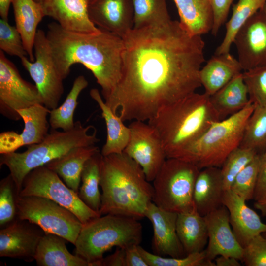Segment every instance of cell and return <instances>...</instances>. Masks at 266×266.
I'll return each mask as SVG.
<instances>
[{
  "label": "cell",
  "instance_id": "obj_1",
  "mask_svg": "<svg viewBox=\"0 0 266 266\" xmlns=\"http://www.w3.org/2000/svg\"><path fill=\"white\" fill-rule=\"evenodd\" d=\"M123 40L120 78L104 102L123 121H148L201 86L205 43L179 21L133 28Z\"/></svg>",
  "mask_w": 266,
  "mask_h": 266
},
{
  "label": "cell",
  "instance_id": "obj_2",
  "mask_svg": "<svg viewBox=\"0 0 266 266\" xmlns=\"http://www.w3.org/2000/svg\"><path fill=\"white\" fill-rule=\"evenodd\" d=\"M47 27L46 37L63 79L69 74L72 65L80 64L91 71L106 99L120 78L123 38L100 29L98 33L86 34L66 31L57 22Z\"/></svg>",
  "mask_w": 266,
  "mask_h": 266
},
{
  "label": "cell",
  "instance_id": "obj_3",
  "mask_svg": "<svg viewBox=\"0 0 266 266\" xmlns=\"http://www.w3.org/2000/svg\"><path fill=\"white\" fill-rule=\"evenodd\" d=\"M100 186L102 190L100 213L140 220L153 202V185L141 167L125 153L102 157Z\"/></svg>",
  "mask_w": 266,
  "mask_h": 266
},
{
  "label": "cell",
  "instance_id": "obj_4",
  "mask_svg": "<svg viewBox=\"0 0 266 266\" xmlns=\"http://www.w3.org/2000/svg\"><path fill=\"white\" fill-rule=\"evenodd\" d=\"M220 120L210 96L194 92L162 107L148 123L158 132L167 158H175Z\"/></svg>",
  "mask_w": 266,
  "mask_h": 266
},
{
  "label": "cell",
  "instance_id": "obj_5",
  "mask_svg": "<svg viewBox=\"0 0 266 266\" xmlns=\"http://www.w3.org/2000/svg\"><path fill=\"white\" fill-rule=\"evenodd\" d=\"M92 125L83 126L79 121L69 131L52 129L40 143L27 146L23 152L1 154L0 166H5L15 183L19 195L24 180L32 170L78 147L95 145L99 141L97 132L90 134Z\"/></svg>",
  "mask_w": 266,
  "mask_h": 266
},
{
  "label": "cell",
  "instance_id": "obj_6",
  "mask_svg": "<svg viewBox=\"0 0 266 266\" xmlns=\"http://www.w3.org/2000/svg\"><path fill=\"white\" fill-rule=\"evenodd\" d=\"M142 226L138 220L114 214H106L83 224L74 246L75 254L90 266H101L104 254L113 247L126 249L140 245Z\"/></svg>",
  "mask_w": 266,
  "mask_h": 266
},
{
  "label": "cell",
  "instance_id": "obj_7",
  "mask_svg": "<svg viewBox=\"0 0 266 266\" xmlns=\"http://www.w3.org/2000/svg\"><path fill=\"white\" fill-rule=\"evenodd\" d=\"M255 107L250 101L239 111L214 122L173 158L190 163L200 170L208 167H221L230 153L239 147L246 124Z\"/></svg>",
  "mask_w": 266,
  "mask_h": 266
},
{
  "label": "cell",
  "instance_id": "obj_8",
  "mask_svg": "<svg viewBox=\"0 0 266 266\" xmlns=\"http://www.w3.org/2000/svg\"><path fill=\"white\" fill-rule=\"evenodd\" d=\"M200 171L190 163L166 158L153 181V202L163 209L177 213L196 209L193 191Z\"/></svg>",
  "mask_w": 266,
  "mask_h": 266
},
{
  "label": "cell",
  "instance_id": "obj_9",
  "mask_svg": "<svg viewBox=\"0 0 266 266\" xmlns=\"http://www.w3.org/2000/svg\"><path fill=\"white\" fill-rule=\"evenodd\" d=\"M17 218L58 235L74 245L83 223L71 211L53 200L37 196H18Z\"/></svg>",
  "mask_w": 266,
  "mask_h": 266
},
{
  "label": "cell",
  "instance_id": "obj_10",
  "mask_svg": "<svg viewBox=\"0 0 266 266\" xmlns=\"http://www.w3.org/2000/svg\"><path fill=\"white\" fill-rule=\"evenodd\" d=\"M19 196H37L50 199L71 211L83 224L101 216L88 206L77 192L46 166L35 168L29 173L24 180Z\"/></svg>",
  "mask_w": 266,
  "mask_h": 266
},
{
  "label": "cell",
  "instance_id": "obj_11",
  "mask_svg": "<svg viewBox=\"0 0 266 266\" xmlns=\"http://www.w3.org/2000/svg\"><path fill=\"white\" fill-rule=\"evenodd\" d=\"M34 54V61L24 56L20 59L21 64L34 82L42 104L50 110L55 109L64 93V79L56 67L46 34L41 29L35 36Z\"/></svg>",
  "mask_w": 266,
  "mask_h": 266
},
{
  "label": "cell",
  "instance_id": "obj_12",
  "mask_svg": "<svg viewBox=\"0 0 266 266\" xmlns=\"http://www.w3.org/2000/svg\"><path fill=\"white\" fill-rule=\"evenodd\" d=\"M38 104L42 100L35 85L24 80L15 65L0 50V112L13 121L19 120L17 111Z\"/></svg>",
  "mask_w": 266,
  "mask_h": 266
},
{
  "label": "cell",
  "instance_id": "obj_13",
  "mask_svg": "<svg viewBox=\"0 0 266 266\" xmlns=\"http://www.w3.org/2000/svg\"><path fill=\"white\" fill-rule=\"evenodd\" d=\"M128 126L130 137L124 152L139 164L147 180L153 181L167 158L161 138L144 121L134 120Z\"/></svg>",
  "mask_w": 266,
  "mask_h": 266
},
{
  "label": "cell",
  "instance_id": "obj_14",
  "mask_svg": "<svg viewBox=\"0 0 266 266\" xmlns=\"http://www.w3.org/2000/svg\"><path fill=\"white\" fill-rule=\"evenodd\" d=\"M233 44L244 71L266 65V17L261 9L239 30Z\"/></svg>",
  "mask_w": 266,
  "mask_h": 266
},
{
  "label": "cell",
  "instance_id": "obj_15",
  "mask_svg": "<svg viewBox=\"0 0 266 266\" xmlns=\"http://www.w3.org/2000/svg\"><path fill=\"white\" fill-rule=\"evenodd\" d=\"M45 232L28 220L17 218L0 230V256L34 260L36 249Z\"/></svg>",
  "mask_w": 266,
  "mask_h": 266
},
{
  "label": "cell",
  "instance_id": "obj_16",
  "mask_svg": "<svg viewBox=\"0 0 266 266\" xmlns=\"http://www.w3.org/2000/svg\"><path fill=\"white\" fill-rule=\"evenodd\" d=\"M50 111L42 104L18 110L24 123V129L21 133L14 131L0 133V155L15 152L24 146L41 142L49 133L50 125L47 116Z\"/></svg>",
  "mask_w": 266,
  "mask_h": 266
},
{
  "label": "cell",
  "instance_id": "obj_17",
  "mask_svg": "<svg viewBox=\"0 0 266 266\" xmlns=\"http://www.w3.org/2000/svg\"><path fill=\"white\" fill-rule=\"evenodd\" d=\"M88 12L96 27L122 38L133 28L131 0H88Z\"/></svg>",
  "mask_w": 266,
  "mask_h": 266
},
{
  "label": "cell",
  "instance_id": "obj_18",
  "mask_svg": "<svg viewBox=\"0 0 266 266\" xmlns=\"http://www.w3.org/2000/svg\"><path fill=\"white\" fill-rule=\"evenodd\" d=\"M208 230L207 258L213 261L217 256H231L242 260L243 248L235 237L229 220L228 209L222 205L205 216Z\"/></svg>",
  "mask_w": 266,
  "mask_h": 266
},
{
  "label": "cell",
  "instance_id": "obj_19",
  "mask_svg": "<svg viewBox=\"0 0 266 266\" xmlns=\"http://www.w3.org/2000/svg\"><path fill=\"white\" fill-rule=\"evenodd\" d=\"M177 215L158 207L153 202L148 205L145 217L150 220L153 228L152 246L154 254L175 258L186 256L176 232Z\"/></svg>",
  "mask_w": 266,
  "mask_h": 266
},
{
  "label": "cell",
  "instance_id": "obj_20",
  "mask_svg": "<svg viewBox=\"0 0 266 266\" xmlns=\"http://www.w3.org/2000/svg\"><path fill=\"white\" fill-rule=\"evenodd\" d=\"M45 16L54 20L64 29L75 33L95 34L100 29L90 20L88 0H34Z\"/></svg>",
  "mask_w": 266,
  "mask_h": 266
},
{
  "label": "cell",
  "instance_id": "obj_21",
  "mask_svg": "<svg viewBox=\"0 0 266 266\" xmlns=\"http://www.w3.org/2000/svg\"><path fill=\"white\" fill-rule=\"evenodd\" d=\"M231 190L225 191L223 204L228 210L233 231L244 248L255 236L266 232V224Z\"/></svg>",
  "mask_w": 266,
  "mask_h": 266
},
{
  "label": "cell",
  "instance_id": "obj_22",
  "mask_svg": "<svg viewBox=\"0 0 266 266\" xmlns=\"http://www.w3.org/2000/svg\"><path fill=\"white\" fill-rule=\"evenodd\" d=\"M225 191L220 167H208L200 169L193 191V201L196 210L205 216L223 205Z\"/></svg>",
  "mask_w": 266,
  "mask_h": 266
},
{
  "label": "cell",
  "instance_id": "obj_23",
  "mask_svg": "<svg viewBox=\"0 0 266 266\" xmlns=\"http://www.w3.org/2000/svg\"><path fill=\"white\" fill-rule=\"evenodd\" d=\"M242 70L238 59L230 52L214 54L200 71V79L204 93L212 96Z\"/></svg>",
  "mask_w": 266,
  "mask_h": 266
},
{
  "label": "cell",
  "instance_id": "obj_24",
  "mask_svg": "<svg viewBox=\"0 0 266 266\" xmlns=\"http://www.w3.org/2000/svg\"><path fill=\"white\" fill-rule=\"evenodd\" d=\"M99 151V148L95 145L76 147L45 166L57 173L68 187L78 193L85 162Z\"/></svg>",
  "mask_w": 266,
  "mask_h": 266
},
{
  "label": "cell",
  "instance_id": "obj_25",
  "mask_svg": "<svg viewBox=\"0 0 266 266\" xmlns=\"http://www.w3.org/2000/svg\"><path fill=\"white\" fill-rule=\"evenodd\" d=\"M12 5L15 26L29 60L34 61V44L37 27L45 16L44 13L41 5L34 0H14Z\"/></svg>",
  "mask_w": 266,
  "mask_h": 266
},
{
  "label": "cell",
  "instance_id": "obj_26",
  "mask_svg": "<svg viewBox=\"0 0 266 266\" xmlns=\"http://www.w3.org/2000/svg\"><path fill=\"white\" fill-rule=\"evenodd\" d=\"M64 238L46 233L39 241L34 260L39 266H90L82 258L71 254Z\"/></svg>",
  "mask_w": 266,
  "mask_h": 266
},
{
  "label": "cell",
  "instance_id": "obj_27",
  "mask_svg": "<svg viewBox=\"0 0 266 266\" xmlns=\"http://www.w3.org/2000/svg\"><path fill=\"white\" fill-rule=\"evenodd\" d=\"M176 232L186 255L203 250L208 242L205 216L196 209L178 213Z\"/></svg>",
  "mask_w": 266,
  "mask_h": 266
},
{
  "label": "cell",
  "instance_id": "obj_28",
  "mask_svg": "<svg viewBox=\"0 0 266 266\" xmlns=\"http://www.w3.org/2000/svg\"><path fill=\"white\" fill-rule=\"evenodd\" d=\"M90 95L100 107L106 126V140L102 147L101 154L105 156L122 153L130 137L129 126H125L121 118L113 113L105 103L97 89H92Z\"/></svg>",
  "mask_w": 266,
  "mask_h": 266
},
{
  "label": "cell",
  "instance_id": "obj_29",
  "mask_svg": "<svg viewBox=\"0 0 266 266\" xmlns=\"http://www.w3.org/2000/svg\"><path fill=\"white\" fill-rule=\"evenodd\" d=\"M210 100L220 120L244 108L250 100L243 73L236 74L223 88L210 96Z\"/></svg>",
  "mask_w": 266,
  "mask_h": 266
},
{
  "label": "cell",
  "instance_id": "obj_30",
  "mask_svg": "<svg viewBox=\"0 0 266 266\" xmlns=\"http://www.w3.org/2000/svg\"><path fill=\"white\" fill-rule=\"evenodd\" d=\"M179 22L194 35H202L211 31L213 11L210 0H173Z\"/></svg>",
  "mask_w": 266,
  "mask_h": 266
},
{
  "label": "cell",
  "instance_id": "obj_31",
  "mask_svg": "<svg viewBox=\"0 0 266 266\" xmlns=\"http://www.w3.org/2000/svg\"><path fill=\"white\" fill-rule=\"evenodd\" d=\"M102 157L103 155L99 151L85 162L81 172L78 192L81 200L88 206L99 213L101 206L99 186Z\"/></svg>",
  "mask_w": 266,
  "mask_h": 266
},
{
  "label": "cell",
  "instance_id": "obj_32",
  "mask_svg": "<svg viewBox=\"0 0 266 266\" xmlns=\"http://www.w3.org/2000/svg\"><path fill=\"white\" fill-rule=\"evenodd\" d=\"M266 3V0H239L233 7L232 16L226 24L225 36L214 54L229 53L238 32Z\"/></svg>",
  "mask_w": 266,
  "mask_h": 266
},
{
  "label": "cell",
  "instance_id": "obj_33",
  "mask_svg": "<svg viewBox=\"0 0 266 266\" xmlns=\"http://www.w3.org/2000/svg\"><path fill=\"white\" fill-rule=\"evenodd\" d=\"M88 85V82L83 75L75 78L64 102L50 111L49 122L52 129H61L66 131L74 128V113L78 105V97Z\"/></svg>",
  "mask_w": 266,
  "mask_h": 266
},
{
  "label": "cell",
  "instance_id": "obj_34",
  "mask_svg": "<svg viewBox=\"0 0 266 266\" xmlns=\"http://www.w3.org/2000/svg\"><path fill=\"white\" fill-rule=\"evenodd\" d=\"M239 147L253 150L258 154L266 149V107L255 105Z\"/></svg>",
  "mask_w": 266,
  "mask_h": 266
},
{
  "label": "cell",
  "instance_id": "obj_35",
  "mask_svg": "<svg viewBox=\"0 0 266 266\" xmlns=\"http://www.w3.org/2000/svg\"><path fill=\"white\" fill-rule=\"evenodd\" d=\"M134 11L133 28L171 20L166 0H131Z\"/></svg>",
  "mask_w": 266,
  "mask_h": 266
},
{
  "label": "cell",
  "instance_id": "obj_36",
  "mask_svg": "<svg viewBox=\"0 0 266 266\" xmlns=\"http://www.w3.org/2000/svg\"><path fill=\"white\" fill-rule=\"evenodd\" d=\"M258 154L253 150L238 147L227 156L220 169L225 190H230L236 176Z\"/></svg>",
  "mask_w": 266,
  "mask_h": 266
},
{
  "label": "cell",
  "instance_id": "obj_37",
  "mask_svg": "<svg viewBox=\"0 0 266 266\" xmlns=\"http://www.w3.org/2000/svg\"><path fill=\"white\" fill-rule=\"evenodd\" d=\"M138 247L148 266H216L214 262L207 258L205 249L183 257L175 258L165 257L151 253L140 245Z\"/></svg>",
  "mask_w": 266,
  "mask_h": 266
},
{
  "label": "cell",
  "instance_id": "obj_38",
  "mask_svg": "<svg viewBox=\"0 0 266 266\" xmlns=\"http://www.w3.org/2000/svg\"><path fill=\"white\" fill-rule=\"evenodd\" d=\"M18 196L9 174L0 182V226L3 228L17 218L16 199Z\"/></svg>",
  "mask_w": 266,
  "mask_h": 266
},
{
  "label": "cell",
  "instance_id": "obj_39",
  "mask_svg": "<svg viewBox=\"0 0 266 266\" xmlns=\"http://www.w3.org/2000/svg\"><path fill=\"white\" fill-rule=\"evenodd\" d=\"M259 166V155L236 176L230 190L245 201L254 199Z\"/></svg>",
  "mask_w": 266,
  "mask_h": 266
},
{
  "label": "cell",
  "instance_id": "obj_40",
  "mask_svg": "<svg viewBox=\"0 0 266 266\" xmlns=\"http://www.w3.org/2000/svg\"><path fill=\"white\" fill-rule=\"evenodd\" d=\"M243 76L250 101L266 107V65L245 71Z\"/></svg>",
  "mask_w": 266,
  "mask_h": 266
},
{
  "label": "cell",
  "instance_id": "obj_41",
  "mask_svg": "<svg viewBox=\"0 0 266 266\" xmlns=\"http://www.w3.org/2000/svg\"><path fill=\"white\" fill-rule=\"evenodd\" d=\"M0 49L8 55L20 59L28 55L21 36L16 26L11 25L7 20L0 19Z\"/></svg>",
  "mask_w": 266,
  "mask_h": 266
},
{
  "label": "cell",
  "instance_id": "obj_42",
  "mask_svg": "<svg viewBox=\"0 0 266 266\" xmlns=\"http://www.w3.org/2000/svg\"><path fill=\"white\" fill-rule=\"evenodd\" d=\"M241 261L247 266H266V238L262 234L243 248Z\"/></svg>",
  "mask_w": 266,
  "mask_h": 266
},
{
  "label": "cell",
  "instance_id": "obj_43",
  "mask_svg": "<svg viewBox=\"0 0 266 266\" xmlns=\"http://www.w3.org/2000/svg\"><path fill=\"white\" fill-rule=\"evenodd\" d=\"M233 0H210L213 11L211 33L216 35L222 25L226 22L230 8Z\"/></svg>",
  "mask_w": 266,
  "mask_h": 266
},
{
  "label": "cell",
  "instance_id": "obj_44",
  "mask_svg": "<svg viewBox=\"0 0 266 266\" xmlns=\"http://www.w3.org/2000/svg\"><path fill=\"white\" fill-rule=\"evenodd\" d=\"M259 155V166L254 199L257 201L266 196V149Z\"/></svg>",
  "mask_w": 266,
  "mask_h": 266
},
{
  "label": "cell",
  "instance_id": "obj_45",
  "mask_svg": "<svg viewBox=\"0 0 266 266\" xmlns=\"http://www.w3.org/2000/svg\"><path fill=\"white\" fill-rule=\"evenodd\" d=\"M139 245H133L125 249L127 266H148L138 249Z\"/></svg>",
  "mask_w": 266,
  "mask_h": 266
},
{
  "label": "cell",
  "instance_id": "obj_46",
  "mask_svg": "<svg viewBox=\"0 0 266 266\" xmlns=\"http://www.w3.org/2000/svg\"><path fill=\"white\" fill-rule=\"evenodd\" d=\"M101 266H127L125 249L117 247L113 254L103 258Z\"/></svg>",
  "mask_w": 266,
  "mask_h": 266
},
{
  "label": "cell",
  "instance_id": "obj_47",
  "mask_svg": "<svg viewBox=\"0 0 266 266\" xmlns=\"http://www.w3.org/2000/svg\"><path fill=\"white\" fill-rule=\"evenodd\" d=\"M214 263L216 266H240L239 260L236 258L220 255L217 256L215 259Z\"/></svg>",
  "mask_w": 266,
  "mask_h": 266
},
{
  "label": "cell",
  "instance_id": "obj_48",
  "mask_svg": "<svg viewBox=\"0 0 266 266\" xmlns=\"http://www.w3.org/2000/svg\"><path fill=\"white\" fill-rule=\"evenodd\" d=\"M14 0H0V16L1 18L7 20L9 8Z\"/></svg>",
  "mask_w": 266,
  "mask_h": 266
},
{
  "label": "cell",
  "instance_id": "obj_49",
  "mask_svg": "<svg viewBox=\"0 0 266 266\" xmlns=\"http://www.w3.org/2000/svg\"><path fill=\"white\" fill-rule=\"evenodd\" d=\"M254 207L261 211L263 216L266 217V196L262 199L255 201Z\"/></svg>",
  "mask_w": 266,
  "mask_h": 266
},
{
  "label": "cell",
  "instance_id": "obj_50",
  "mask_svg": "<svg viewBox=\"0 0 266 266\" xmlns=\"http://www.w3.org/2000/svg\"><path fill=\"white\" fill-rule=\"evenodd\" d=\"M261 9L262 10V11H263L266 17V3H265L264 6H263V7Z\"/></svg>",
  "mask_w": 266,
  "mask_h": 266
},
{
  "label": "cell",
  "instance_id": "obj_51",
  "mask_svg": "<svg viewBox=\"0 0 266 266\" xmlns=\"http://www.w3.org/2000/svg\"><path fill=\"white\" fill-rule=\"evenodd\" d=\"M262 235L264 237H265L266 238V232H265V233H263L262 234Z\"/></svg>",
  "mask_w": 266,
  "mask_h": 266
}]
</instances>
